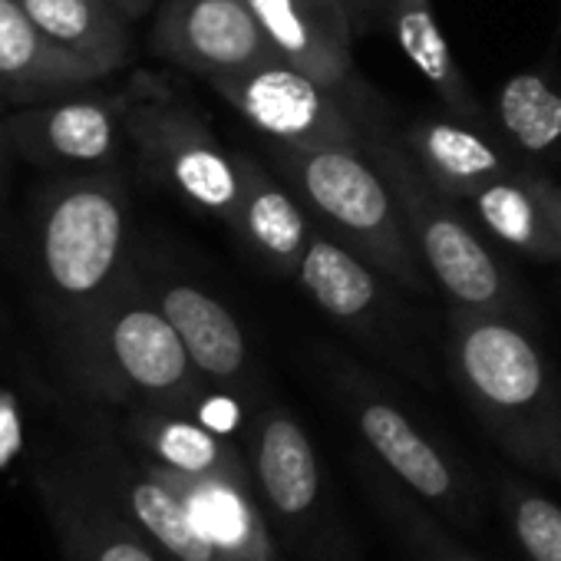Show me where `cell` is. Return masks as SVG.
Wrapping results in <instances>:
<instances>
[{"instance_id": "6da1fadb", "label": "cell", "mask_w": 561, "mask_h": 561, "mask_svg": "<svg viewBox=\"0 0 561 561\" xmlns=\"http://www.w3.org/2000/svg\"><path fill=\"white\" fill-rule=\"evenodd\" d=\"M449 360L499 449L531 476L561 479V383L531 337L495 311L459 308Z\"/></svg>"}, {"instance_id": "7a4b0ae2", "label": "cell", "mask_w": 561, "mask_h": 561, "mask_svg": "<svg viewBox=\"0 0 561 561\" xmlns=\"http://www.w3.org/2000/svg\"><path fill=\"white\" fill-rule=\"evenodd\" d=\"M70 380L106 403L192 413L202 377L156 301L119 291L64 334Z\"/></svg>"}, {"instance_id": "3957f363", "label": "cell", "mask_w": 561, "mask_h": 561, "mask_svg": "<svg viewBox=\"0 0 561 561\" xmlns=\"http://www.w3.org/2000/svg\"><path fill=\"white\" fill-rule=\"evenodd\" d=\"M129 205L113 172L73 175L50 188L37 215V261L60 334L119 291Z\"/></svg>"}, {"instance_id": "277c9868", "label": "cell", "mask_w": 561, "mask_h": 561, "mask_svg": "<svg viewBox=\"0 0 561 561\" xmlns=\"http://www.w3.org/2000/svg\"><path fill=\"white\" fill-rule=\"evenodd\" d=\"M244 453L280 548L298 561H360L347 512L308 430L291 410L257 407L244 430Z\"/></svg>"}, {"instance_id": "5b68a950", "label": "cell", "mask_w": 561, "mask_h": 561, "mask_svg": "<svg viewBox=\"0 0 561 561\" xmlns=\"http://www.w3.org/2000/svg\"><path fill=\"white\" fill-rule=\"evenodd\" d=\"M277 162L305 202L328 218L367 264L387 271L410 291H423L426 280L407 218L387 179L360 149H295L277 142Z\"/></svg>"}, {"instance_id": "8992f818", "label": "cell", "mask_w": 561, "mask_h": 561, "mask_svg": "<svg viewBox=\"0 0 561 561\" xmlns=\"http://www.w3.org/2000/svg\"><path fill=\"white\" fill-rule=\"evenodd\" d=\"M364 149L377 172L387 179L413 241L420 244L430 271L459 308L472 311H505V285L495 257L472 234V228L453 211L446 192L420 172L393 142L364 139Z\"/></svg>"}, {"instance_id": "52a82bcc", "label": "cell", "mask_w": 561, "mask_h": 561, "mask_svg": "<svg viewBox=\"0 0 561 561\" xmlns=\"http://www.w3.org/2000/svg\"><path fill=\"white\" fill-rule=\"evenodd\" d=\"M341 393L367 453L453 528L472 531L482 515V489L466 462L367 380L344 374Z\"/></svg>"}, {"instance_id": "ba28073f", "label": "cell", "mask_w": 561, "mask_h": 561, "mask_svg": "<svg viewBox=\"0 0 561 561\" xmlns=\"http://www.w3.org/2000/svg\"><path fill=\"white\" fill-rule=\"evenodd\" d=\"M146 172L234 228L241 202L238 156H228L215 133L188 110L172 103H136L126 119Z\"/></svg>"}, {"instance_id": "9c48e42d", "label": "cell", "mask_w": 561, "mask_h": 561, "mask_svg": "<svg viewBox=\"0 0 561 561\" xmlns=\"http://www.w3.org/2000/svg\"><path fill=\"white\" fill-rule=\"evenodd\" d=\"M34 485L64 561H172L119 505L90 453L41 469Z\"/></svg>"}, {"instance_id": "30bf717a", "label": "cell", "mask_w": 561, "mask_h": 561, "mask_svg": "<svg viewBox=\"0 0 561 561\" xmlns=\"http://www.w3.org/2000/svg\"><path fill=\"white\" fill-rule=\"evenodd\" d=\"M208 83L234 106V113L280 146L364 149V136L331 100V90L285 60H267Z\"/></svg>"}, {"instance_id": "8fae6325", "label": "cell", "mask_w": 561, "mask_h": 561, "mask_svg": "<svg viewBox=\"0 0 561 561\" xmlns=\"http://www.w3.org/2000/svg\"><path fill=\"white\" fill-rule=\"evenodd\" d=\"M133 106L126 93L77 90L4 116V129L11 149L34 165H106L119 149Z\"/></svg>"}, {"instance_id": "7c38bea8", "label": "cell", "mask_w": 561, "mask_h": 561, "mask_svg": "<svg viewBox=\"0 0 561 561\" xmlns=\"http://www.w3.org/2000/svg\"><path fill=\"white\" fill-rule=\"evenodd\" d=\"M152 50L205 80L277 60L248 0H162Z\"/></svg>"}, {"instance_id": "4fadbf2b", "label": "cell", "mask_w": 561, "mask_h": 561, "mask_svg": "<svg viewBox=\"0 0 561 561\" xmlns=\"http://www.w3.org/2000/svg\"><path fill=\"white\" fill-rule=\"evenodd\" d=\"M274 57L334 90L351 77L347 0H248Z\"/></svg>"}, {"instance_id": "5bb4252c", "label": "cell", "mask_w": 561, "mask_h": 561, "mask_svg": "<svg viewBox=\"0 0 561 561\" xmlns=\"http://www.w3.org/2000/svg\"><path fill=\"white\" fill-rule=\"evenodd\" d=\"M162 476L182 495L198 535L218 561H288V551L280 548L261 508L254 482L195 479L172 469H162Z\"/></svg>"}, {"instance_id": "9a60e30c", "label": "cell", "mask_w": 561, "mask_h": 561, "mask_svg": "<svg viewBox=\"0 0 561 561\" xmlns=\"http://www.w3.org/2000/svg\"><path fill=\"white\" fill-rule=\"evenodd\" d=\"M106 80L96 67L57 47L24 11L21 0H0V96L34 106Z\"/></svg>"}, {"instance_id": "2e32d148", "label": "cell", "mask_w": 561, "mask_h": 561, "mask_svg": "<svg viewBox=\"0 0 561 561\" xmlns=\"http://www.w3.org/2000/svg\"><path fill=\"white\" fill-rule=\"evenodd\" d=\"M90 459L100 469L103 482L110 485V492L119 499V505L133 515V522L172 561H218L208 541L198 535L182 495L172 489V482L152 459H126L110 449H93Z\"/></svg>"}, {"instance_id": "e0dca14e", "label": "cell", "mask_w": 561, "mask_h": 561, "mask_svg": "<svg viewBox=\"0 0 561 561\" xmlns=\"http://www.w3.org/2000/svg\"><path fill=\"white\" fill-rule=\"evenodd\" d=\"M126 433L146 459L179 476L254 482L248 453L225 439L218 430L198 423L192 413L136 407Z\"/></svg>"}, {"instance_id": "ac0fdd59", "label": "cell", "mask_w": 561, "mask_h": 561, "mask_svg": "<svg viewBox=\"0 0 561 561\" xmlns=\"http://www.w3.org/2000/svg\"><path fill=\"white\" fill-rule=\"evenodd\" d=\"M156 305L172 321L205 383L231 393L248 387V341L221 301L192 285H165L156 295Z\"/></svg>"}, {"instance_id": "d6986e66", "label": "cell", "mask_w": 561, "mask_h": 561, "mask_svg": "<svg viewBox=\"0 0 561 561\" xmlns=\"http://www.w3.org/2000/svg\"><path fill=\"white\" fill-rule=\"evenodd\" d=\"M21 4L57 47L96 67L103 77L126 67L133 50L129 18L113 0H21Z\"/></svg>"}, {"instance_id": "ffe728a7", "label": "cell", "mask_w": 561, "mask_h": 561, "mask_svg": "<svg viewBox=\"0 0 561 561\" xmlns=\"http://www.w3.org/2000/svg\"><path fill=\"white\" fill-rule=\"evenodd\" d=\"M357 476L370 505L380 512L410 561H479L453 535V525L416 499L400 479H393L374 456L357 459Z\"/></svg>"}, {"instance_id": "44dd1931", "label": "cell", "mask_w": 561, "mask_h": 561, "mask_svg": "<svg viewBox=\"0 0 561 561\" xmlns=\"http://www.w3.org/2000/svg\"><path fill=\"white\" fill-rule=\"evenodd\" d=\"M238 172H241V202H238L234 231L244 234L271 264L298 271L311 241L301 205L254 159L238 156Z\"/></svg>"}, {"instance_id": "7402d4cb", "label": "cell", "mask_w": 561, "mask_h": 561, "mask_svg": "<svg viewBox=\"0 0 561 561\" xmlns=\"http://www.w3.org/2000/svg\"><path fill=\"white\" fill-rule=\"evenodd\" d=\"M410 149L446 195L469 198L512 172L479 133H469L456 123H416L410 129Z\"/></svg>"}, {"instance_id": "603a6c76", "label": "cell", "mask_w": 561, "mask_h": 561, "mask_svg": "<svg viewBox=\"0 0 561 561\" xmlns=\"http://www.w3.org/2000/svg\"><path fill=\"white\" fill-rule=\"evenodd\" d=\"M479 221L502 238L505 244L531 254V257H561L548 202H545V179L531 175H502L492 185L469 195Z\"/></svg>"}, {"instance_id": "cb8c5ba5", "label": "cell", "mask_w": 561, "mask_h": 561, "mask_svg": "<svg viewBox=\"0 0 561 561\" xmlns=\"http://www.w3.org/2000/svg\"><path fill=\"white\" fill-rule=\"evenodd\" d=\"M390 27H393L400 50L423 73V80L443 96V103L462 119H479L482 113L436 24L430 0H390Z\"/></svg>"}, {"instance_id": "d4e9b609", "label": "cell", "mask_w": 561, "mask_h": 561, "mask_svg": "<svg viewBox=\"0 0 561 561\" xmlns=\"http://www.w3.org/2000/svg\"><path fill=\"white\" fill-rule=\"evenodd\" d=\"M298 277L308 295L337 321H360L380 295L367 261L324 234L308 241Z\"/></svg>"}, {"instance_id": "484cf974", "label": "cell", "mask_w": 561, "mask_h": 561, "mask_svg": "<svg viewBox=\"0 0 561 561\" xmlns=\"http://www.w3.org/2000/svg\"><path fill=\"white\" fill-rule=\"evenodd\" d=\"M495 495L515 548L525 561H561V502L531 489L525 479L499 476Z\"/></svg>"}, {"instance_id": "4316f807", "label": "cell", "mask_w": 561, "mask_h": 561, "mask_svg": "<svg viewBox=\"0 0 561 561\" xmlns=\"http://www.w3.org/2000/svg\"><path fill=\"white\" fill-rule=\"evenodd\" d=\"M499 119L528 152H541L561 139V96L535 73L512 77L499 93Z\"/></svg>"}, {"instance_id": "83f0119b", "label": "cell", "mask_w": 561, "mask_h": 561, "mask_svg": "<svg viewBox=\"0 0 561 561\" xmlns=\"http://www.w3.org/2000/svg\"><path fill=\"white\" fill-rule=\"evenodd\" d=\"M21 443H24L21 407L14 400V393L0 390V469L14 462V456L21 453Z\"/></svg>"}, {"instance_id": "f1b7e54d", "label": "cell", "mask_w": 561, "mask_h": 561, "mask_svg": "<svg viewBox=\"0 0 561 561\" xmlns=\"http://www.w3.org/2000/svg\"><path fill=\"white\" fill-rule=\"evenodd\" d=\"M545 202H548V218H551V228H554V238L561 248V188L545 182Z\"/></svg>"}, {"instance_id": "f546056e", "label": "cell", "mask_w": 561, "mask_h": 561, "mask_svg": "<svg viewBox=\"0 0 561 561\" xmlns=\"http://www.w3.org/2000/svg\"><path fill=\"white\" fill-rule=\"evenodd\" d=\"M113 4L129 18V21H139V18H146L159 0H113Z\"/></svg>"}, {"instance_id": "4dcf8cb0", "label": "cell", "mask_w": 561, "mask_h": 561, "mask_svg": "<svg viewBox=\"0 0 561 561\" xmlns=\"http://www.w3.org/2000/svg\"><path fill=\"white\" fill-rule=\"evenodd\" d=\"M8 149H11V139H8L4 119H0V185H4V175H8Z\"/></svg>"}, {"instance_id": "1f68e13d", "label": "cell", "mask_w": 561, "mask_h": 561, "mask_svg": "<svg viewBox=\"0 0 561 561\" xmlns=\"http://www.w3.org/2000/svg\"><path fill=\"white\" fill-rule=\"evenodd\" d=\"M4 110H8V100H4V96H0V116H4Z\"/></svg>"}]
</instances>
